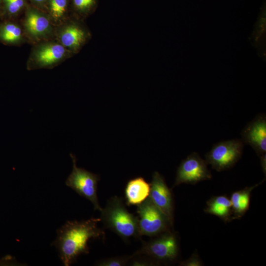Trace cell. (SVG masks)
Listing matches in <instances>:
<instances>
[{"label":"cell","mask_w":266,"mask_h":266,"mask_svg":"<svg viewBox=\"0 0 266 266\" xmlns=\"http://www.w3.org/2000/svg\"><path fill=\"white\" fill-rule=\"evenodd\" d=\"M47 13L55 26L61 24L70 16L68 0H49Z\"/></svg>","instance_id":"cell-17"},{"label":"cell","mask_w":266,"mask_h":266,"mask_svg":"<svg viewBox=\"0 0 266 266\" xmlns=\"http://www.w3.org/2000/svg\"><path fill=\"white\" fill-rule=\"evenodd\" d=\"M258 185L233 192L231 197L232 220L241 217L249 209L252 191Z\"/></svg>","instance_id":"cell-16"},{"label":"cell","mask_w":266,"mask_h":266,"mask_svg":"<svg viewBox=\"0 0 266 266\" xmlns=\"http://www.w3.org/2000/svg\"><path fill=\"white\" fill-rule=\"evenodd\" d=\"M150 184L141 177L130 180L128 182L125 195L129 205H138L149 197Z\"/></svg>","instance_id":"cell-14"},{"label":"cell","mask_w":266,"mask_h":266,"mask_svg":"<svg viewBox=\"0 0 266 266\" xmlns=\"http://www.w3.org/2000/svg\"><path fill=\"white\" fill-rule=\"evenodd\" d=\"M207 163L199 155L193 152L183 160L176 172L173 186L182 183L195 184L198 182L211 178L210 171Z\"/></svg>","instance_id":"cell-10"},{"label":"cell","mask_w":266,"mask_h":266,"mask_svg":"<svg viewBox=\"0 0 266 266\" xmlns=\"http://www.w3.org/2000/svg\"><path fill=\"white\" fill-rule=\"evenodd\" d=\"M33 45L27 62L28 70L53 68L74 55L54 39Z\"/></svg>","instance_id":"cell-3"},{"label":"cell","mask_w":266,"mask_h":266,"mask_svg":"<svg viewBox=\"0 0 266 266\" xmlns=\"http://www.w3.org/2000/svg\"><path fill=\"white\" fill-rule=\"evenodd\" d=\"M20 23L28 42L33 45L54 39L56 26L44 11L28 6Z\"/></svg>","instance_id":"cell-5"},{"label":"cell","mask_w":266,"mask_h":266,"mask_svg":"<svg viewBox=\"0 0 266 266\" xmlns=\"http://www.w3.org/2000/svg\"><path fill=\"white\" fill-rule=\"evenodd\" d=\"M84 21L71 15L55 27L54 39L74 55L78 53L92 37Z\"/></svg>","instance_id":"cell-4"},{"label":"cell","mask_w":266,"mask_h":266,"mask_svg":"<svg viewBox=\"0 0 266 266\" xmlns=\"http://www.w3.org/2000/svg\"><path fill=\"white\" fill-rule=\"evenodd\" d=\"M5 10L8 16H18L26 7L25 0H2Z\"/></svg>","instance_id":"cell-19"},{"label":"cell","mask_w":266,"mask_h":266,"mask_svg":"<svg viewBox=\"0 0 266 266\" xmlns=\"http://www.w3.org/2000/svg\"><path fill=\"white\" fill-rule=\"evenodd\" d=\"M244 143L239 139L219 142L205 155V161L218 171L232 167L240 159Z\"/></svg>","instance_id":"cell-7"},{"label":"cell","mask_w":266,"mask_h":266,"mask_svg":"<svg viewBox=\"0 0 266 266\" xmlns=\"http://www.w3.org/2000/svg\"><path fill=\"white\" fill-rule=\"evenodd\" d=\"M100 218L67 221L58 231L54 245L65 266L72 264L80 255L89 253L91 239L104 237V232L98 226Z\"/></svg>","instance_id":"cell-1"},{"label":"cell","mask_w":266,"mask_h":266,"mask_svg":"<svg viewBox=\"0 0 266 266\" xmlns=\"http://www.w3.org/2000/svg\"><path fill=\"white\" fill-rule=\"evenodd\" d=\"M260 161H261V166L263 169V171L265 174H266V153L260 156Z\"/></svg>","instance_id":"cell-24"},{"label":"cell","mask_w":266,"mask_h":266,"mask_svg":"<svg viewBox=\"0 0 266 266\" xmlns=\"http://www.w3.org/2000/svg\"><path fill=\"white\" fill-rule=\"evenodd\" d=\"M157 236L145 243L142 248L134 255L144 254L158 263L159 261L175 260L179 252L178 240L175 235L169 231Z\"/></svg>","instance_id":"cell-9"},{"label":"cell","mask_w":266,"mask_h":266,"mask_svg":"<svg viewBox=\"0 0 266 266\" xmlns=\"http://www.w3.org/2000/svg\"><path fill=\"white\" fill-rule=\"evenodd\" d=\"M73 15L85 20L92 14L97 6V0H71Z\"/></svg>","instance_id":"cell-18"},{"label":"cell","mask_w":266,"mask_h":266,"mask_svg":"<svg viewBox=\"0 0 266 266\" xmlns=\"http://www.w3.org/2000/svg\"><path fill=\"white\" fill-rule=\"evenodd\" d=\"M180 266H202V263L199 257L196 253L188 260L180 263Z\"/></svg>","instance_id":"cell-21"},{"label":"cell","mask_w":266,"mask_h":266,"mask_svg":"<svg viewBox=\"0 0 266 266\" xmlns=\"http://www.w3.org/2000/svg\"><path fill=\"white\" fill-rule=\"evenodd\" d=\"M148 198L167 217L173 225V202L171 193L164 177L157 171L153 174Z\"/></svg>","instance_id":"cell-11"},{"label":"cell","mask_w":266,"mask_h":266,"mask_svg":"<svg viewBox=\"0 0 266 266\" xmlns=\"http://www.w3.org/2000/svg\"><path fill=\"white\" fill-rule=\"evenodd\" d=\"M70 155L72 160L73 168L66 180V185L90 200L94 209L100 211L102 208L99 204L97 196L98 183L100 180L99 175L77 167L75 156L71 154Z\"/></svg>","instance_id":"cell-8"},{"label":"cell","mask_w":266,"mask_h":266,"mask_svg":"<svg viewBox=\"0 0 266 266\" xmlns=\"http://www.w3.org/2000/svg\"><path fill=\"white\" fill-rule=\"evenodd\" d=\"M241 140L250 145L259 156L266 152V118L264 114L257 116L241 132Z\"/></svg>","instance_id":"cell-12"},{"label":"cell","mask_w":266,"mask_h":266,"mask_svg":"<svg viewBox=\"0 0 266 266\" xmlns=\"http://www.w3.org/2000/svg\"><path fill=\"white\" fill-rule=\"evenodd\" d=\"M159 263L156 261L148 260L146 259H135L131 261V266H152L154 264H158Z\"/></svg>","instance_id":"cell-22"},{"label":"cell","mask_w":266,"mask_h":266,"mask_svg":"<svg viewBox=\"0 0 266 266\" xmlns=\"http://www.w3.org/2000/svg\"><path fill=\"white\" fill-rule=\"evenodd\" d=\"M31 1L35 5L34 7L44 11H45L44 8H46L47 11L49 0H31Z\"/></svg>","instance_id":"cell-23"},{"label":"cell","mask_w":266,"mask_h":266,"mask_svg":"<svg viewBox=\"0 0 266 266\" xmlns=\"http://www.w3.org/2000/svg\"><path fill=\"white\" fill-rule=\"evenodd\" d=\"M132 256L116 257L105 259L98 263V266H123L130 261Z\"/></svg>","instance_id":"cell-20"},{"label":"cell","mask_w":266,"mask_h":266,"mask_svg":"<svg viewBox=\"0 0 266 266\" xmlns=\"http://www.w3.org/2000/svg\"><path fill=\"white\" fill-rule=\"evenodd\" d=\"M100 211L104 225L123 239L140 236L137 217L128 211L121 199L112 197Z\"/></svg>","instance_id":"cell-2"},{"label":"cell","mask_w":266,"mask_h":266,"mask_svg":"<svg viewBox=\"0 0 266 266\" xmlns=\"http://www.w3.org/2000/svg\"><path fill=\"white\" fill-rule=\"evenodd\" d=\"M27 41L20 21L8 20L0 23V42L5 45L19 46Z\"/></svg>","instance_id":"cell-13"},{"label":"cell","mask_w":266,"mask_h":266,"mask_svg":"<svg viewBox=\"0 0 266 266\" xmlns=\"http://www.w3.org/2000/svg\"><path fill=\"white\" fill-rule=\"evenodd\" d=\"M139 235L157 236L170 231L172 226L167 217L158 208L148 197L137 205Z\"/></svg>","instance_id":"cell-6"},{"label":"cell","mask_w":266,"mask_h":266,"mask_svg":"<svg viewBox=\"0 0 266 266\" xmlns=\"http://www.w3.org/2000/svg\"><path fill=\"white\" fill-rule=\"evenodd\" d=\"M206 213L215 215L225 222L232 220V203L226 196H219L212 197L207 202Z\"/></svg>","instance_id":"cell-15"},{"label":"cell","mask_w":266,"mask_h":266,"mask_svg":"<svg viewBox=\"0 0 266 266\" xmlns=\"http://www.w3.org/2000/svg\"><path fill=\"white\" fill-rule=\"evenodd\" d=\"M1 1H2V0H0V2H1Z\"/></svg>","instance_id":"cell-25"}]
</instances>
